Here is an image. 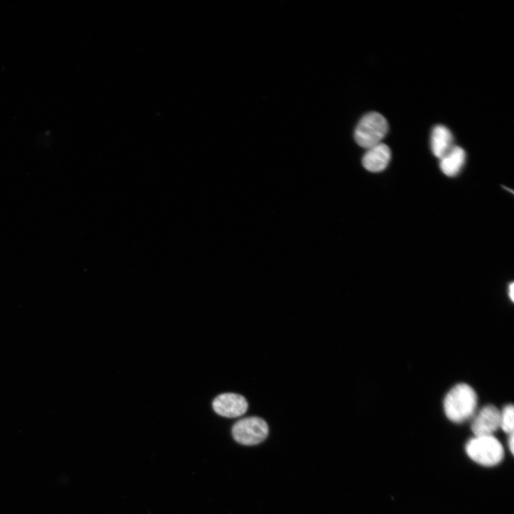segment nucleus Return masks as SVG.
<instances>
[{
    "mask_svg": "<svg viewBox=\"0 0 514 514\" xmlns=\"http://www.w3.org/2000/svg\"><path fill=\"white\" fill-rule=\"evenodd\" d=\"M476 407V393L466 383L456 385L448 393L444 401L445 415L455 423H461L472 417Z\"/></svg>",
    "mask_w": 514,
    "mask_h": 514,
    "instance_id": "f257e3e1",
    "label": "nucleus"
},
{
    "mask_svg": "<svg viewBox=\"0 0 514 514\" xmlns=\"http://www.w3.org/2000/svg\"><path fill=\"white\" fill-rule=\"evenodd\" d=\"M389 131L388 120L378 112L365 114L358 123L354 139L361 148L368 150L381 143Z\"/></svg>",
    "mask_w": 514,
    "mask_h": 514,
    "instance_id": "f03ea898",
    "label": "nucleus"
},
{
    "mask_svg": "<svg viewBox=\"0 0 514 514\" xmlns=\"http://www.w3.org/2000/svg\"><path fill=\"white\" fill-rule=\"evenodd\" d=\"M466 452L474 461L484 466L497 465L504 456L501 444L493 436H475L466 444Z\"/></svg>",
    "mask_w": 514,
    "mask_h": 514,
    "instance_id": "7ed1b4c3",
    "label": "nucleus"
},
{
    "mask_svg": "<svg viewBox=\"0 0 514 514\" xmlns=\"http://www.w3.org/2000/svg\"><path fill=\"white\" fill-rule=\"evenodd\" d=\"M269 434V427L262 418L252 417L237 422L232 428V436L240 444L253 446L263 442Z\"/></svg>",
    "mask_w": 514,
    "mask_h": 514,
    "instance_id": "20e7f679",
    "label": "nucleus"
},
{
    "mask_svg": "<svg viewBox=\"0 0 514 514\" xmlns=\"http://www.w3.org/2000/svg\"><path fill=\"white\" fill-rule=\"evenodd\" d=\"M248 406V403L243 396L233 393L220 395L212 403L214 412L226 418H236L244 415Z\"/></svg>",
    "mask_w": 514,
    "mask_h": 514,
    "instance_id": "39448f33",
    "label": "nucleus"
},
{
    "mask_svg": "<svg viewBox=\"0 0 514 514\" xmlns=\"http://www.w3.org/2000/svg\"><path fill=\"white\" fill-rule=\"evenodd\" d=\"M501 412L494 406L481 409L474 417L471 430L475 436H493L500 428Z\"/></svg>",
    "mask_w": 514,
    "mask_h": 514,
    "instance_id": "423d86ee",
    "label": "nucleus"
},
{
    "mask_svg": "<svg viewBox=\"0 0 514 514\" xmlns=\"http://www.w3.org/2000/svg\"><path fill=\"white\" fill-rule=\"evenodd\" d=\"M391 157L390 148L380 143L367 150L363 157L362 165L369 172L380 173L388 167Z\"/></svg>",
    "mask_w": 514,
    "mask_h": 514,
    "instance_id": "0eeeda50",
    "label": "nucleus"
},
{
    "mask_svg": "<svg viewBox=\"0 0 514 514\" xmlns=\"http://www.w3.org/2000/svg\"><path fill=\"white\" fill-rule=\"evenodd\" d=\"M454 146L453 136L449 128L443 125L436 126L431 137V147L434 155L441 159Z\"/></svg>",
    "mask_w": 514,
    "mask_h": 514,
    "instance_id": "6e6552de",
    "label": "nucleus"
},
{
    "mask_svg": "<svg viewBox=\"0 0 514 514\" xmlns=\"http://www.w3.org/2000/svg\"><path fill=\"white\" fill-rule=\"evenodd\" d=\"M440 168L448 177H455L463 169L466 162V153L460 147L454 146L440 159Z\"/></svg>",
    "mask_w": 514,
    "mask_h": 514,
    "instance_id": "1a4fd4ad",
    "label": "nucleus"
},
{
    "mask_svg": "<svg viewBox=\"0 0 514 514\" xmlns=\"http://www.w3.org/2000/svg\"><path fill=\"white\" fill-rule=\"evenodd\" d=\"M514 409L513 405H507L501 412L500 428L508 434L513 433Z\"/></svg>",
    "mask_w": 514,
    "mask_h": 514,
    "instance_id": "9d476101",
    "label": "nucleus"
},
{
    "mask_svg": "<svg viewBox=\"0 0 514 514\" xmlns=\"http://www.w3.org/2000/svg\"><path fill=\"white\" fill-rule=\"evenodd\" d=\"M508 296L512 302L514 300V284L512 283L508 286Z\"/></svg>",
    "mask_w": 514,
    "mask_h": 514,
    "instance_id": "9b49d317",
    "label": "nucleus"
},
{
    "mask_svg": "<svg viewBox=\"0 0 514 514\" xmlns=\"http://www.w3.org/2000/svg\"><path fill=\"white\" fill-rule=\"evenodd\" d=\"M509 435H510V437H509V439H508V440H509V441H508V445H509V447H510V452L513 453V446H514V443H513V442H514L513 433V434H509Z\"/></svg>",
    "mask_w": 514,
    "mask_h": 514,
    "instance_id": "f8f14e48",
    "label": "nucleus"
}]
</instances>
